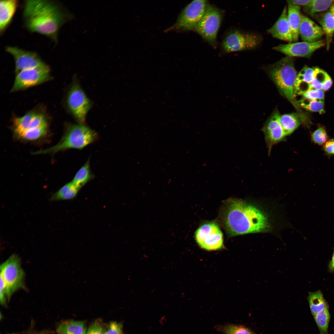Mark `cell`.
<instances>
[{"mask_svg":"<svg viewBox=\"0 0 334 334\" xmlns=\"http://www.w3.org/2000/svg\"><path fill=\"white\" fill-rule=\"evenodd\" d=\"M5 50L14 59L15 71L16 74L22 71L35 68L46 64L35 52L11 46L6 47Z\"/></svg>","mask_w":334,"mask_h":334,"instance_id":"obj_12","label":"cell"},{"mask_svg":"<svg viewBox=\"0 0 334 334\" xmlns=\"http://www.w3.org/2000/svg\"><path fill=\"white\" fill-rule=\"evenodd\" d=\"M334 0H311L306 7L311 14L324 11L330 8Z\"/></svg>","mask_w":334,"mask_h":334,"instance_id":"obj_31","label":"cell"},{"mask_svg":"<svg viewBox=\"0 0 334 334\" xmlns=\"http://www.w3.org/2000/svg\"><path fill=\"white\" fill-rule=\"evenodd\" d=\"M279 120L286 136L292 133L303 121L301 116L297 113L280 115Z\"/></svg>","mask_w":334,"mask_h":334,"instance_id":"obj_20","label":"cell"},{"mask_svg":"<svg viewBox=\"0 0 334 334\" xmlns=\"http://www.w3.org/2000/svg\"><path fill=\"white\" fill-rule=\"evenodd\" d=\"M215 328L218 332L223 334H256L249 328L242 325L231 324L218 325Z\"/></svg>","mask_w":334,"mask_h":334,"instance_id":"obj_29","label":"cell"},{"mask_svg":"<svg viewBox=\"0 0 334 334\" xmlns=\"http://www.w3.org/2000/svg\"><path fill=\"white\" fill-rule=\"evenodd\" d=\"M94 177L91 170L89 159L77 172L71 181L80 189Z\"/></svg>","mask_w":334,"mask_h":334,"instance_id":"obj_25","label":"cell"},{"mask_svg":"<svg viewBox=\"0 0 334 334\" xmlns=\"http://www.w3.org/2000/svg\"><path fill=\"white\" fill-rule=\"evenodd\" d=\"M48 123L41 126L28 130L17 137L26 141H35L41 139L48 132Z\"/></svg>","mask_w":334,"mask_h":334,"instance_id":"obj_27","label":"cell"},{"mask_svg":"<svg viewBox=\"0 0 334 334\" xmlns=\"http://www.w3.org/2000/svg\"><path fill=\"white\" fill-rule=\"evenodd\" d=\"M311 0H288L287 3L291 5L300 7L301 6H307L310 2Z\"/></svg>","mask_w":334,"mask_h":334,"instance_id":"obj_38","label":"cell"},{"mask_svg":"<svg viewBox=\"0 0 334 334\" xmlns=\"http://www.w3.org/2000/svg\"><path fill=\"white\" fill-rule=\"evenodd\" d=\"M324 34L320 26L308 17L302 15L299 35L303 41H317L320 40Z\"/></svg>","mask_w":334,"mask_h":334,"instance_id":"obj_16","label":"cell"},{"mask_svg":"<svg viewBox=\"0 0 334 334\" xmlns=\"http://www.w3.org/2000/svg\"><path fill=\"white\" fill-rule=\"evenodd\" d=\"M311 141L315 144L323 146L328 140V136L325 128L319 126L311 134Z\"/></svg>","mask_w":334,"mask_h":334,"instance_id":"obj_33","label":"cell"},{"mask_svg":"<svg viewBox=\"0 0 334 334\" xmlns=\"http://www.w3.org/2000/svg\"><path fill=\"white\" fill-rule=\"evenodd\" d=\"M51 79L50 67L46 64L22 71L17 74L10 92L24 90L43 83Z\"/></svg>","mask_w":334,"mask_h":334,"instance_id":"obj_9","label":"cell"},{"mask_svg":"<svg viewBox=\"0 0 334 334\" xmlns=\"http://www.w3.org/2000/svg\"><path fill=\"white\" fill-rule=\"evenodd\" d=\"M298 106L307 110L318 112L320 114L324 113V100H308L304 98L297 101Z\"/></svg>","mask_w":334,"mask_h":334,"instance_id":"obj_30","label":"cell"},{"mask_svg":"<svg viewBox=\"0 0 334 334\" xmlns=\"http://www.w3.org/2000/svg\"><path fill=\"white\" fill-rule=\"evenodd\" d=\"M85 327L84 321L66 320L58 325L56 332L58 334H81Z\"/></svg>","mask_w":334,"mask_h":334,"instance_id":"obj_23","label":"cell"},{"mask_svg":"<svg viewBox=\"0 0 334 334\" xmlns=\"http://www.w3.org/2000/svg\"><path fill=\"white\" fill-rule=\"evenodd\" d=\"M105 332L101 322L96 320L90 326L86 334H105Z\"/></svg>","mask_w":334,"mask_h":334,"instance_id":"obj_35","label":"cell"},{"mask_svg":"<svg viewBox=\"0 0 334 334\" xmlns=\"http://www.w3.org/2000/svg\"><path fill=\"white\" fill-rule=\"evenodd\" d=\"M323 149L328 156L334 155V139H328L323 145Z\"/></svg>","mask_w":334,"mask_h":334,"instance_id":"obj_37","label":"cell"},{"mask_svg":"<svg viewBox=\"0 0 334 334\" xmlns=\"http://www.w3.org/2000/svg\"><path fill=\"white\" fill-rule=\"evenodd\" d=\"M270 77L281 94L297 109L295 83L297 75L292 57H284L271 65L268 69Z\"/></svg>","mask_w":334,"mask_h":334,"instance_id":"obj_4","label":"cell"},{"mask_svg":"<svg viewBox=\"0 0 334 334\" xmlns=\"http://www.w3.org/2000/svg\"><path fill=\"white\" fill-rule=\"evenodd\" d=\"M208 5V1L206 0L192 1L183 8L175 22L165 30V32H182L194 30Z\"/></svg>","mask_w":334,"mask_h":334,"instance_id":"obj_7","label":"cell"},{"mask_svg":"<svg viewBox=\"0 0 334 334\" xmlns=\"http://www.w3.org/2000/svg\"><path fill=\"white\" fill-rule=\"evenodd\" d=\"M80 189L72 181L62 186L53 194L50 198L51 201L71 200L75 198Z\"/></svg>","mask_w":334,"mask_h":334,"instance_id":"obj_22","label":"cell"},{"mask_svg":"<svg viewBox=\"0 0 334 334\" xmlns=\"http://www.w3.org/2000/svg\"><path fill=\"white\" fill-rule=\"evenodd\" d=\"M86 333H87L86 329V327H85L84 328V330L83 331V332H82V333L81 334H86Z\"/></svg>","mask_w":334,"mask_h":334,"instance_id":"obj_43","label":"cell"},{"mask_svg":"<svg viewBox=\"0 0 334 334\" xmlns=\"http://www.w3.org/2000/svg\"><path fill=\"white\" fill-rule=\"evenodd\" d=\"M20 334V333H12V334Z\"/></svg>","mask_w":334,"mask_h":334,"instance_id":"obj_44","label":"cell"},{"mask_svg":"<svg viewBox=\"0 0 334 334\" xmlns=\"http://www.w3.org/2000/svg\"><path fill=\"white\" fill-rule=\"evenodd\" d=\"M195 238L199 245L207 250H219L223 246L222 232L218 225L213 222L200 226L195 232Z\"/></svg>","mask_w":334,"mask_h":334,"instance_id":"obj_11","label":"cell"},{"mask_svg":"<svg viewBox=\"0 0 334 334\" xmlns=\"http://www.w3.org/2000/svg\"><path fill=\"white\" fill-rule=\"evenodd\" d=\"M318 20L325 35L328 50L334 35V16L330 11L318 17Z\"/></svg>","mask_w":334,"mask_h":334,"instance_id":"obj_21","label":"cell"},{"mask_svg":"<svg viewBox=\"0 0 334 334\" xmlns=\"http://www.w3.org/2000/svg\"><path fill=\"white\" fill-rule=\"evenodd\" d=\"M288 18L291 29L293 42L298 40L302 15L300 7L288 3Z\"/></svg>","mask_w":334,"mask_h":334,"instance_id":"obj_19","label":"cell"},{"mask_svg":"<svg viewBox=\"0 0 334 334\" xmlns=\"http://www.w3.org/2000/svg\"><path fill=\"white\" fill-rule=\"evenodd\" d=\"M73 79L66 96V106L77 122L84 124L92 102L82 88L76 77H74Z\"/></svg>","mask_w":334,"mask_h":334,"instance_id":"obj_6","label":"cell"},{"mask_svg":"<svg viewBox=\"0 0 334 334\" xmlns=\"http://www.w3.org/2000/svg\"><path fill=\"white\" fill-rule=\"evenodd\" d=\"M304 98L308 100H324V91L321 89H310L303 93Z\"/></svg>","mask_w":334,"mask_h":334,"instance_id":"obj_34","label":"cell"},{"mask_svg":"<svg viewBox=\"0 0 334 334\" xmlns=\"http://www.w3.org/2000/svg\"><path fill=\"white\" fill-rule=\"evenodd\" d=\"M307 298L311 312L313 316L328 306L320 290L314 292H309Z\"/></svg>","mask_w":334,"mask_h":334,"instance_id":"obj_24","label":"cell"},{"mask_svg":"<svg viewBox=\"0 0 334 334\" xmlns=\"http://www.w3.org/2000/svg\"><path fill=\"white\" fill-rule=\"evenodd\" d=\"M328 268L330 272H333L334 271V251L332 255L331 260L329 263Z\"/></svg>","mask_w":334,"mask_h":334,"instance_id":"obj_41","label":"cell"},{"mask_svg":"<svg viewBox=\"0 0 334 334\" xmlns=\"http://www.w3.org/2000/svg\"><path fill=\"white\" fill-rule=\"evenodd\" d=\"M227 203L224 222L230 236L264 232L270 228L267 216L257 206L236 199L230 200Z\"/></svg>","mask_w":334,"mask_h":334,"instance_id":"obj_2","label":"cell"},{"mask_svg":"<svg viewBox=\"0 0 334 334\" xmlns=\"http://www.w3.org/2000/svg\"><path fill=\"white\" fill-rule=\"evenodd\" d=\"M259 42V38L257 35L235 29L226 34L221 46L225 52L229 53L253 49Z\"/></svg>","mask_w":334,"mask_h":334,"instance_id":"obj_10","label":"cell"},{"mask_svg":"<svg viewBox=\"0 0 334 334\" xmlns=\"http://www.w3.org/2000/svg\"><path fill=\"white\" fill-rule=\"evenodd\" d=\"M313 317L318 328L319 334H328L330 318L328 306L317 313Z\"/></svg>","mask_w":334,"mask_h":334,"instance_id":"obj_28","label":"cell"},{"mask_svg":"<svg viewBox=\"0 0 334 334\" xmlns=\"http://www.w3.org/2000/svg\"><path fill=\"white\" fill-rule=\"evenodd\" d=\"M18 5L17 0L0 1V32L2 34L11 23Z\"/></svg>","mask_w":334,"mask_h":334,"instance_id":"obj_17","label":"cell"},{"mask_svg":"<svg viewBox=\"0 0 334 334\" xmlns=\"http://www.w3.org/2000/svg\"><path fill=\"white\" fill-rule=\"evenodd\" d=\"M325 45V42L320 40L313 42L303 41L280 44L273 47L272 49L287 56L308 58Z\"/></svg>","mask_w":334,"mask_h":334,"instance_id":"obj_13","label":"cell"},{"mask_svg":"<svg viewBox=\"0 0 334 334\" xmlns=\"http://www.w3.org/2000/svg\"><path fill=\"white\" fill-rule=\"evenodd\" d=\"M329 77L326 72L318 67H315L314 77L310 84V90H321L323 84Z\"/></svg>","mask_w":334,"mask_h":334,"instance_id":"obj_32","label":"cell"},{"mask_svg":"<svg viewBox=\"0 0 334 334\" xmlns=\"http://www.w3.org/2000/svg\"><path fill=\"white\" fill-rule=\"evenodd\" d=\"M52 331L48 330H44L39 332L32 331L28 332L26 334H52Z\"/></svg>","mask_w":334,"mask_h":334,"instance_id":"obj_40","label":"cell"},{"mask_svg":"<svg viewBox=\"0 0 334 334\" xmlns=\"http://www.w3.org/2000/svg\"><path fill=\"white\" fill-rule=\"evenodd\" d=\"M105 334H122L121 324L116 322H111Z\"/></svg>","mask_w":334,"mask_h":334,"instance_id":"obj_36","label":"cell"},{"mask_svg":"<svg viewBox=\"0 0 334 334\" xmlns=\"http://www.w3.org/2000/svg\"><path fill=\"white\" fill-rule=\"evenodd\" d=\"M330 11L334 16V2L330 8Z\"/></svg>","mask_w":334,"mask_h":334,"instance_id":"obj_42","label":"cell"},{"mask_svg":"<svg viewBox=\"0 0 334 334\" xmlns=\"http://www.w3.org/2000/svg\"><path fill=\"white\" fill-rule=\"evenodd\" d=\"M267 32L274 37L293 42L291 28L288 18L287 8L285 6L278 19Z\"/></svg>","mask_w":334,"mask_h":334,"instance_id":"obj_15","label":"cell"},{"mask_svg":"<svg viewBox=\"0 0 334 334\" xmlns=\"http://www.w3.org/2000/svg\"><path fill=\"white\" fill-rule=\"evenodd\" d=\"M332 81L330 76L328 77L323 85L322 90L326 91L328 90L332 86Z\"/></svg>","mask_w":334,"mask_h":334,"instance_id":"obj_39","label":"cell"},{"mask_svg":"<svg viewBox=\"0 0 334 334\" xmlns=\"http://www.w3.org/2000/svg\"><path fill=\"white\" fill-rule=\"evenodd\" d=\"M0 267V279L5 284L6 296L9 301L14 293L25 289V273L19 257L15 254L12 255Z\"/></svg>","mask_w":334,"mask_h":334,"instance_id":"obj_5","label":"cell"},{"mask_svg":"<svg viewBox=\"0 0 334 334\" xmlns=\"http://www.w3.org/2000/svg\"><path fill=\"white\" fill-rule=\"evenodd\" d=\"M223 15L221 10L209 4L203 16L194 30L214 47L216 46L217 36Z\"/></svg>","mask_w":334,"mask_h":334,"instance_id":"obj_8","label":"cell"},{"mask_svg":"<svg viewBox=\"0 0 334 334\" xmlns=\"http://www.w3.org/2000/svg\"><path fill=\"white\" fill-rule=\"evenodd\" d=\"M315 67H304L297 75L295 83L297 94L302 95L310 90V84L315 75Z\"/></svg>","mask_w":334,"mask_h":334,"instance_id":"obj_18","label":"cell"},{"mask_svg":"<svg viewBox=\"0 0 334 334\" xmlns=\"http://www.w3.org/2000/svg\"><path fill=\"white\" fill-rule=\"evenodd\" d=\"M98 139V135L96 132L85 124L68 123L66 126L64 134L58 143L33 153L54 154L70 149L81 150Z\"/></svg>","mask_w":334,"mask_h":334,"instance_id":"obj_3","label":"cell"},{"mask_svg":"<svg viewBox=\"0 0 334 334\" xmlns=\"http://www.w3.org/2000/svg\"><path fill=\"white\" fill-rule=\"evenodd\" d=\"M36 113L34 112H30L14 119L13 131L15 136H18L29 129L32 120Z\"/></svg>","mask_w":334,"mask_h":334,"instance_id":"obj_26","label":"cell"},{"mask_svg":"<svg viewBox=\"0 0 334 334\" xmlns=\"http://www.w3.org/2000/svg\"><path fill=\"white\" fill-rule=\"evenodd\" d=\"M70 15L62 5L54 1L27 0L24 2L23 17L27 29L55 42L59 29Z\"/></svg>","mask_w":334,"mask_h":334,"instance_id":"obj_1","label":"cell"},{"mask_svg":"<svg viewBox=\"0 0 334 334\" xmlns=\"http://www.w3.org/2000/svg\"><path fill=\"white\" fill-rule=\"evenodd\" d=\"M280 115L278 111L274 112L262 128L269 153L273 145L284 140L286 136L279 122Z\"/></svg>","mask_w":334,"mask_h":334,"instance_id":"obj_14","label":"cell"}]
</instances>
